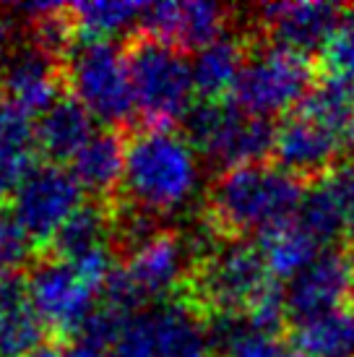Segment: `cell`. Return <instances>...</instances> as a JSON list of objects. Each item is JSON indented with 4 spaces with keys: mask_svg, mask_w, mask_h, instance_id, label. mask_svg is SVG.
Listing matches in <instances>:
<instances>
[{
    "mask_svg": "<svg viewBox=\"0 0 354 357\" xmlns=\"http://www.w3.org/2000/svg\"><path fill=\"white\" fill-rule=\"evenodd\" d=\"M305 190V180L279 165L224 169L206 190L203 219L226 240H245L247 232L263 235L297 217Z\"/></svg>",
    "mask_w": 354,
    "mask_h": 357,
    "instance_id": "cell-1",
    "label": "cell"
},
{
    "mask_svg": "<svg viewBox=\"0 0 354 357\" xmlns=\"http://www.w3.org/2000/svg\"><path fill=\"white\" fill-rule=\"evenodd\" d=\"M196 183V151L175 128H148L138 123L125 130V175L120 196L130 206L164 217L193 196Z\"/></svg>",
    "mask_w": 354,
    "mask_h": 357,
    "instance_id": "cell-2",
    "label": "cell"
},
{
    "mask_svg": "<svg viewBox=\"0 0 354 357\" xmlns=\"http://www.w3.org/2000/svg\"><path fill=\"white\" fill-rule=\"evenodd\" d=\"M274 282L279 279L271 277L258 245H247V240H224L206 258L187 266L172 300L196 310L203 321L245 316Z\"/></svg>",
    "mask_w": 354,
    "mask_h": 357,
    "instance_id": "cell-3",
    "label": "cell"
},
{
    "mask_svg": "<svg viewBox=\"0 0 354 357\" xmlns=\"http://www.w3.org/2000/svg\"><path fill=\"white\" fill-rule=\"evenodd\" d=\"M123 55L141 112V126L175 128V123H183L196 91L193 68L185 60V52L154 40L136 26L123 42Z\"/></svg>",
    "mask_w": 354,
    "mask_h": 357,
    "instance_id": "cell-4",
    "label": "cell"
},
{
    "mask_svg": "<svg viewBox=\"0 0 354 357\" xmlns=\"http://www.w3.org/2000/svg\"><path fill=\"white\" fill-rule=\"evenodd\" d=\"M68 94L107 123L112 130L136 128V97L130 86L123 45L109 40H84L66 58Z\"/></svg>",
    "mask_w": 354,
    "mask_h": 357,
    "instance_id": "cell-5",
    "label": "cell"
},
{
    "mask_svg": "<svg viewBox=\"0 0 354 357\" xmlns=\"http://www.w3.org/2000/svg\"><path fill=\"white\" fill-rule=\"evenodd\" d=\"M315 81L318 70L310 55L276 47L256 37L250 58L235 84L232 102L247 115L271 120V115L300 107Z\"/></svg>",
    "mask_w": 354,
    "mask_h": 357,
    "instance_id": "cell-6",
    "label": "cell"
},
{
    "mask_svg": "<svg viewBox=\"0 0 354 357\" xmlns=\"http://www.w3.org/2000/svg\"><path fill=\"white\" fill-rule=\"evenodd\" d=\"M31 305L47 324L52 342L68 344L81 337L91 313L97 310V289L68 261L34 253L26 266Z\"/></svg>",
    "mask_w": 354,
    "mask_h": 357,
    "instance_id": "cell-7",
    "label": "cell"
},
{
    "mask_svg": "<svg viewBox=\"0 0 354 357\" xmlns=\"http://www.w3.org/2000/svg\"><path fill=\"white\" fill-rule=\"evenodd\" d=\"M206 321L183 303H167L128 324L109 357H208Z\"/></svg>",
    "mask_w": 354,
    "mask_h": 357,
    "instance_id": "cell-8",
    "label": "cell"
},
{
    "mask_svg": "<svg viewBox=\"0 0 354 357\" xmlns=\"http://www.w3.org/2000/svg\"><path fill=\"white\" fill-rule=\"evenodd\" d=\"M81 183L63 165H37L13 193V219L31 240L34 250H42L60 225L84 204Z\"/></svg>",
    "mask_w": 354,
    "mask_h": 357,
    "instance_id": "cell-9",
    "label": "cell"
},
{
    "mask_svg": "<svg viewBox=\"0 0 354 357\" xmlns=\"http://www.w3.org/2000/svg\"><path fill=\"white\" fill-rule=\"evenodd\" d=\"M341 16L344 8L334 3H266L256 8L250 34L276 47L310 55L325 50L341 24Z\"/></svg>",
    "mask_w": 354,
    "mask_h": 357,
    "instance_id": "cell-10",
    "label": "cell"
},
{
    "mask_svg": "<svg viewBox=\"0 0 354 357\" xmlns=\"http://www.w3.org/2000/svg\"><path fill=\"white\" fill-rule=\"evenodd\" d=\"M354 284V256L344 248H325L313 264L300 271L286 287V318L305 324L346 307Z\"/></svg>",
    "mask_w": 354,
    "mask_h": 357,
    "instance_id": "cell-11",
    "label": "cell"
},
{
    "mask_svg": "<svg viewBox=\"0 0 354 357\" xmlns=\"http://www.w3.org/2000/svg\"><path fill=\"white\" fill-rule=\"evenodd\" d=\"M0 94H6L26 115H45L68 94L66 63L29 42H19L0 63Z\"/></svg>",
    "mask_w": 354,
    "mask_h": 357,
    "instance_id": "cell-12",
    "label": "cell"
},
{
    "mask_svg": "<svg viewBox=\"0 0 354 357\" xmlns=\"http://www.w3.org/2000/svg\"><path fill=\"white\" fill-rule=\"evenodd\" d=\"M341 154V133L295 112L276 128V165L300 180H323L336 169Z\"/></svg>",
    "mask_w": 354,
    "mask_h": 357,
    "instance_id": "cell-13",
    "label": "cell"
},
{
    "mask_svg": "<svg viewBox=\"0 0 354 357\" xmlns=\"http://www.w3.org/2000/svg\"><path fill=\"white\" fill-rule=\"evenodd\" d=\"M49 342L47 324L31 305L26 271L0 277V357H29Z\"/></svg>",
    "mask_w": 354,
    "mask_h": 357,
    "instance_id": "cell-14",
    "label": "cell"
},
{
    "mask_svg": "<svg viewBox=\"0 0 354 357\" xmlns=\"http://www.w3.org/2000/svg\"><path fill=\"white\" fill-rule=\"evenodd\" d=\"M185 258L187 248L183 232L164 229L162 235H157L151 243L138 248L136 253H130L120 264L133 279V284L141 289V295L151 300L162 298V295H175L180 282L187 274Z\"/></svg>",
    "mask_w": 354,
    "mask_h": 357,
    "instance_id": "cell-15",
    "label": "cell"
},
{
    "mask_svg": "<svg viewBox=\"0 0 354 357\" xmlns=\"http://www.w3.org/2000/svg\"><path fill=\"white\" fill-rule=\"evenodd\" d=\"M70 172L81 188L91 193V199H118L125 175V133L112 128L97 130L86 146L70 159Z\"/></svg>",
    "mask_w": 354,
    "mask_h": 357,
    "instance_id": "cell-16",
    "label": "cell"
},
{
    "mask_svg": "<svg viewBox=\"0 0 354 357\" xmlns=\"http://www.w3.org/2000/svg\"><path fill=\"white\" fill-rule=\"evenodd\" d=\"M253 40L256 37L250 31L222 34L219 40L196 52L190 68H193V86L198 100H224L229 91H235L237 79L256 45Z\"/></svg>",
    "mask_w": 354,
    "mask_h": 357,
    "instance_id": "cell-17",
    "label": "cell"
},
{
    "mask_svg": "<svg viewBox=\"0 0 354 357\" xmlns=\"http://www.w3.org/2000/svg\"><path fill=\"white\" fill-rule=\"evenodd\" d=\"M94 115L76 97L66 94L40 115L34 128V144L52 165L70 162L94 136Z\"/></svg>",
    "mask_w": 354,
    "mask_h": 357,
    "instance_id": "cell-18",
    "label": "cell"
},
{
    "mask_svg": "<svg viewBox=\"0 0 354 357\" xmlns=\"http://www.w3.org/2000/svg\"><path fill=\"white\" fill-rule=\"evenodd\" d=\"M109 232H112L109 201L88 199L60 225L47 245L34 253L73 264L99 248H109Z\"/></svg>",
    "mask_w": 354,
    "mask_h": 357,
    "instance_id": "cell-19",
    "label": "cell"
},
{
    "mask_svg": "<svg viewBox=\"0 0 354 357\" xmlns=\"http://www.w3.org/2000/svg\"><path fill=\"white\" fill-rule=\"evenodd\" d=\"M258 250H261L271 277L289 279V282L323 253L321 245L300 227L297 219H289L284 225L258 235Z\"/></svg>",
    "mask_w": 354,
    "mask_h": 357,
    "instance_id": "cell-20",
    "label": "cell"
},
{
    "mask_svg": "<svg viewBox=\"0 0 354 357\" xmlns=\"http://www.w3.org/2000/svg\"><path fill=\"white\" fill-rule=\"evenodd\" d=\"M289 342L297 355L305 357H354V307L295 324Z\"/></svg>",
    "mask_w": 354,
    "mask_h": 357,
    "instance_id": "cell-21",
    "label": "cell"
},
{
    "mask_svg": "<svg viewBox=\"0 0 354 357\" xmlns=\"http://www.w3.org/2000/svg\"><path fill=\"white\" fill-rule=\"evenodd\" d=\"M295 219L321 248L334 245L344 238V232H349L344 206H341V201L336 196L334 185L328 183V178L315 180L313 185L305 190Z\"/></svg>",
    "mask_w": 354,
    "mask_h": 357,
    "instance_id": "cell-22",
    "label": "cell"
},
{
    "mask_svg": "<svg viewBox=\"0 0 354 357\" xmlns=\"http://www.w3.org/2000/svg\"><path fill=\"white\" fill-rule=\"evenodd\" d=\"M232 10L219 3L206 0H190V3H177L175 29H172V47L177 50H203L206 45L226 34V26Z\"/></svg>",
    "mask_w": 354,
    "mask_h": 357,
    "instance_id": "cell-23",
    "label": "cell"
},
{
    "mask_svg": "<svg viewBox=\"0 0 354 357\" xmlns=\"http://www.w3.org/2000/svg\"><path fill=\"white\" fill-rule=\"evenodd\" d=\"M297 112L341 133L349 128L354 118V81L336 76V73L318 76L315 86L297 107Z\"/></svg>",
    "mask_w": 354,
    "mask_h": 357,
    "instance_id": "cell-24",
    "label": "cell"
},
{
    "mask_svg": "<svg viewBox=\"0 0 354 357\" xmlns=\"http://www.w3.org/2000/svg\"><path fill=\"white\" fill-rule=\"evenodd\" d=\"M146 3H70L79 34L84 40H107L109 34L141 19Z\"/></svg>",
    "mask_w": 354,
    "mask_h": 357,
    "instance_id": "cell-25",
    "label": "cell"
},
{
    "mask_svg": "<svg viewBox=\"0 0 354 357\" xmlns=\"http://www.w3.org/2000/svg\"><path fill=\"white\" fill-rule=\"evenodd\" d=\"M222 357H297L292 342L284 339L282 334H263L247 324L243 331L232 339V344L224 349Z\"/></svg>",
    "mask_w": 354,
    "mask_h": 357,
    "instance_id": "cell-26",
    "label": "cell"
},
{
    "mask_svg": "<svg viewBox=\"0 0 354 357\" xmlns=\"http://www.w3.org/2000/svg\"><path fill=\"white\" fill-rule=\"evenodd\" d=\"M34 128L29 123V115L13 102L0 94V154H21L31 151Z\"/></svg>",
    "mask_w": 354,
    "mask_h": 357,
    "instance_id": "cell-27",
    "label": "cell"
},
{
    "mask_svg": "<svg viewBox=\"0 0 354 357\" xmlns=\"http://www.w3.org/2000/svg\"><path fill=\"white\" fill-rule=\"evenodd\" d=\"M34 256V245L26 238V232L13 217L0 211V277L21 271V266H29Z\"/></svg>",
    "mask_w": 354,
    "mask_h": 357,
    "instance_id": "cell-28",
    "label": "cell"
},
{
    "mask_svg": "<svg viewBox=\"0 0 354 357\" xmlns=\"http://www.w3.org/2000/svg\"><path fill=\"white\" fill-rule=\"evenodd\" d=\"M328 73L354 81V6L344 8L341 24L323 50Z\"/></svg>",
    "mask_w": 354,
    "mask_h": 357,
    "instance_id": "cell-29",
    "label": "cell"
},
{
    "mask_svg": "<svg viewBox=\"0 0 354 357\" xmlns=\"http://www.w3.org/2000/svg\"><path fill=\"white\" fill-rule=\"evenodd\" d=\"M328 183L334 185L336 196L344 206L346 227H349V235L354 238V162L336 165V169L328 175Z\"/></svg>",
    "mask_w": 354,
    "mask_h": 357,
    "instance_id": "cell-30",
    "label": "cell"
},
{
    "mask_svg": "<svg viewBox=\"0 0 354 357\" xmlns=\"http://www.w3.org/2000/svg\"><path fill=\"white\" fill-rule=\"evenodd\" d=\"M29 357H68V355H66V344L49 342L47 347L37 349V352H34V355H29Z\"/></svg>",
    "mask_w": 354,
    "mask_h": 357,
    "instance_id": "cell-31",
    "label": "cell"
},
{
    "mask_svg": "<svg viewBox=\"0 0 354 357\" xmlns=\"http://www.w3.org/2000/svg\"><path fill=\"white\" fill-rule=\"evenodd\" d=\"M68 357H105V352H102V349H97V347H91V344H84V342H81L79 347L70 349Z\"/></svg>",
    "mask_w": 354,
    "mask_h": 357,
    "instance_id": "cell-32",
    "label": "cell"
},
{
    "mask_svg": "<svg viewBox=\"0 0 354 357\" xmlns=\"http://www.w3.org/2000/svg\"><path fill=\"white\" fill-rule=\"evenodd\" d=\"M346 141H349V149H352V154H354V118H352V123H349V128H346Z\"/></svg>",
    "mask_w": 354,
    "mask_h": 357,
    "instance_id": "cell-33",
    "label": "cell"
},
{
    "mask_svg": "<svg viewBox=\"0 0 354 357\" xmlns=\"http://www.w3.org/2000/svg\"><path fill=\"white\" fill-rule=\"evenodd\" d=\"M352 256H354V253H352ZM352 307H354V284H352Z\"/></svg>",
    "mask_w": 354,
    "mask_h": 357,
    "instance_id": "cell-34",
    "label": "cell"
}]
</instances>
